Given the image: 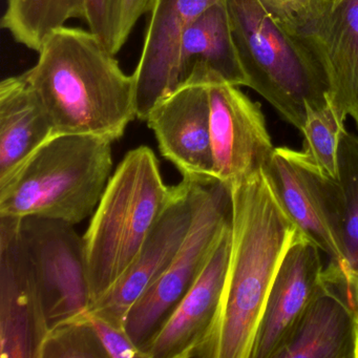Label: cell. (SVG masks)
<instances>
[{
    "label": "cell",
    "mask_w": 358,
    "mask_h": 358,
    "mask_svg": "<svg viewBox=\"0 0 358 358\" xmlns=\"http://www.w3.org/2000/svg\"><path fill=\"white\" fill-rule=\"evenodd\" d=\"M230 194L231 244L221 303L196 358H251L282 259L305 236L265 167L232 185Z\"/></svg>",
    "instance_id": "1"
},
{
    "label": "cell",
    "mask_w": 358,
    "mask_h": 358,
    "mask_svg": "<svg viewBox=\"0 0 358 358\" xmlns=\"http://www.w3.org/2000/svg\"><path fill=\"white\" fill-rule=\"evenodd\" d=\"M22 74L47 110L55 135H94L113 142L138 119L133 75L123 72L91 30L62 27L43 41Z\"/></svg>",
    "instance_id": "2"
},
{
    "label": "cell",
    "mask_w": 358,
    "mask_h": 358,
    "mask_svg": "<svg viewBox=\"0 0 358 358\" xmlns=\"http://www.w3.org/2000/svg\"><path fill=\"white\" fill-rule=\"evenodd\" d=\"M178 188L165 184L158 159L148 146L125 155L83 236L92 305L131 267Z\"/></svg>",
    "instance_id": "3"
},
{
    "label": "cell",
    "mask_w": 358,
    "mask_h": 358,
    "mask_svg": "<svg viewBox=\"0 0 358 358\" xmlns=\"http://www.w3.org/2000/svg\"><path fill=\"white\" fill-rule=\"evenodd\" d=\"M113 143L99 136H53L0 182V215L80 223L112 177Z\"/></svg>",
    "instance_id": "4"
},
{
    "label": "cell",
    "mask_w": 358,
    "mask_h": 358,
    "mask_svg": "<svg viewBox=\"0 0 358 358\" xmlns=\"http://www.w3.org/2000/svg\"><path fill=\"white\" fill-rule=\"evenodd\" d=\"M227 7L248 87L303 131L308 106L320 110L329 104L328 83L317 58L259 0H227Z\"/></svg>",
    "instance_id": "5"
},
{
    "label": "cell",
    "mask_w": 358,
    "mask_h": 358,
    "mask_svg": "<svg viewBox=\"0 0 358 358\" xmlns=\"http://www.w3.org/2000/svg\"><path fill=\"white\" fill-rule=\"evenodd\" d=\"M192 205V224L179 251L125 318V330L145 357L146 348L196 282L231 222L230 188L219 180L194 181Z\"/></svg>",
    "instance_id": "6"
},
{
    "label": "cell",
    "mask_w": 358,
    "mask_h": 358,
    "mask_svg": "<svg viewBox=\"0 0 358 358\" xmlns=\"http://www.w3.org/2000/svg\"><path fill=\"white\" fill-rule=\"evenodd\" d=\"M265 169L299 229L328 255L329 264L343 273H357L348 259L338 180L326 175L303 150L288 148H274Z\"/></svg>",
    "instance_id": "7"
},
{
    "label": "cell",
    "mask_w": 358,
    "mask_h": 358,
    "mask_svg": "<svg viewBox=\"0 0 358 358\" xmlns=\"http://www.w3.org/2000/svg\"><path fill=\"white\" fill-rule=\"evenodd\" d=\"M20 232L41 290L49 329L92 305L85 241L59 220L22 217Z\"/></svg>",
    "instance_id": "8"
},
{
    "label": "cell",
    "mask_w": 358,
    "mask_h": 358,
    "mask_svg": "<svg viewBox=\"0 0 358 358\" xmlns=\"http://www.w3.org/2000/svg\"><path fill=\"white\" fill-rule=\"evenodd\" d=\"M210 70L201 60L192 62L177 87L152 106L145 119L161 155L175 165L182 177L192 181L215 179L210 137Z\"/></svg>",
    "instance_id": "9"
},
{
    "label": "cell",
    "mask_w": 358,
    "mask_h": 358,
    "mask_svg": "<svg viewBox=\"0 0 358 358\" xmlns=\"http://www.w3.org/2000/svg\"><path fill=\"white\" fill-rule=\"evenodd\" d=\"M20 221L0 215V358H39L49 332Z\"/></svg>",
    "instance_id": "10"
},
{
    "label": "cell",
    "mask_w": 358,
    "mask_h": 358,
    "mask_svg": "<svg viewBox=\"0 0 358 358\" xmlns=\"http://www.w3.org/2000/svg\"><path fill=\"white\" fill-rule=\"evenodd\" d=\"M213 176L231 187L267 165L274 146L261 106L210 70Z\"/></svg>",
    "instance_id": "11"
},
{
    "label": "cell",
    "mask_w": 358,
    "mask_h": 358,
    "mask_svg": "<svg viewBox=\"0 0 358 358\" xmlns=\"http://www.w3.org/2000/svg\"><path fill=\"white\" fill-rule=\"evenodd\" d=\"M177 194L163 213L131 267L89 311L115 326L124 327L136 301L164 273L187 236L192 220V180L183 178Z\"/></svg>",
    "instance_id": "12"
},
{
    "label": "cell",
    "mask_w": 358,
    "mask_h": 358,
    "mask_svg": "<svg viewBox=\"0 0 358 358\" xmlns=\"http://www.w3.org/2000/svg\"><path fill=\"white\" fill-rule=\"evenodd\" d=\"M358 280L328 264L320 290L275 358H354Z\"/></svg>",
    "instance_id": "13"
},
{
    "label": "cell",
    "mask_w": 358,
    "mask_h": 358,
    "mask_svg": "<svg viewBox=\"0 0 358 358\" xmlns=\"http://www.w3.org/2000/svg\"><path fill=\"white\" fill-rule=\"evenodd\" d=\"M222 0H152L145 39L133 77L138 119L145 121L152 106L181 80L182 35L199 16Z\"/></svg>",
    "instance_id": "14"
},
{
    "label": "cell",
    "mask_w": 358,
    "mask_h": 358,
    "mask_svg": "<svg viewBox=\"0 0 358 358\" xmlns=\"http://www.w3.org/2000/svg\"><path fill=\"white\" fill-rule=\"evenodd\" d=\"M320 249L301 236L282 259L259 322L251 358H275L320 290Z\"/></svg>",
    "instance_id": "15"
},
{
    "label": "cell",
    "mask_w": 358,
    "mask_h": 358,
    "mask_svg": "<svg viewBox=\"0 0 358 358\" xmlns=\"http://www.w3.org/2000/svg\"><path fill=\"white\" fill-rule=\"evenodd\" d=\"M230 244L229 226L196 282L146 348V357L196 358L219 311L229 262Z\"/></svg>",
    "instance_id": "16"
},
{
    "label": "cell",
    "mask_w": 358,
    "mask_h": 358,
    "mask_svg": "<svg viewBox=\"0 0 358 358\" xmlns=\"http://www.w3.org/2000/svg\"><path fill=\"white\" fill-rule=\"evenodd\" d=\"M320 62L327 83L328 101L345 121L358 129V0H343L305 41Z\"/></svg>",
    "instance_id": "17"
},
{
    "label": "cell",
    "mask_w": 358,
    "mask_h": 358,
    "mask_svg": "<svg viewBox=\"0 0 358 358\" xmlns=\"http://www.w3.org/2000/svg\"><path fill=\"white\" fill-rule=\"evenodd\" d=\"M55 136L53 123L22 75L0 83V182Z\"/></svg>",
    "instance_id": "18"
},
{
    "label": "cell",
    "mask_w": 358,
    "mask_h": 358,
    "mask_svg": "<svg viewBox=\"0 0 358 358\" xmlns=\"http://www.w3.org/2000/svg\"><path fill=\"white\" fill-rule=\"evenodd\" d=\"M71 20L85 22L108 47V0H7L1 26L16 43L38 52Z\"/></svg>",
    "instance_id": "19"
},
{
    "label": "cell",
    "mask_w": 358,
    "mask_h": 358,
    "mask_svg": "<svg viewBox=\"0 0 358 358\" xmlns=\"http://www.w3.org/2000/svg\"><path fill=\"white\" fill-rule=\"evenodd\" d=\"M196 60L205 62L229 85L248 87L232 35L227 0L209 8L184 31L179 51L181 79Z\"/></svg>",
    "instance_id": "20"
},
{
    "label": "cell",
    "mask_w": 358,
    "mask_h": 358,
    "mask_svg": "<svg viewBox=\"0 0 358 358\" xmlns=\"http://www.w3.org/2000/svg\"><path fill=\"white\" fill-rule=\"evenodd\" d=\"M345 120L329 103L320 110L307 108V117L301 134L303 152L332 179L338 180V145Z\"/></svg>",
    "instance_id": "21"
},
{
    "label": "cell",
    "mask_w": 358,
    "mask_h": 358,
    "mask_svg": "<svg viewBox=\"0 0 358 358\" xmlns=\"http://www.w3.org/2000/svg\"><path fill=\"white\" fill-rule=\"evenodd\" d=\"M39 358H108L89 311L49 329Z\"/></svg>",
    "instance_id": "22"
},
{
    "label": "cell",
    "mask_w": 358,
    "mask_h": 358,
    "mask_svg": "<svg viewBox=\"0 0 358 358\" xmlns=\"http://www.w3.org/2000/svg\"><path fill=\"white\" fill-rule=\"evenodd\" d=\"M338 182L345 205V243L348 259L358 273V138L347 129L338 145Z\"/></svg>",
    "instance_id": "23"
},
{
    "label": "cell",
    "mask_w": 358,
    "mask_h": 358,
    "mask_svg": "<svg viewBox=\"0 0 358 358\" xmlns=\"http://www.w3.org/2000/svg\"><path fill=\"white\" fill-rule=\"evenodd\" d=\"M266 11L293 36L311 38L333 9L329 0H259Z\"/></svg>",
    "instance_id": "24"
},
{
    "label": "cell",
    "mask_w": 358,
    "mask_h": 358,
    "mask_svg": "<svg viewBox=\"0 0 358 358\" xmlns=\"http://www.w3.org/2000/svg\"><path fill=\"white\" fill-rule=\"evenodd\" d=\"M152 0H108V43L110 53L118 54L134 27L150 12Z\"/></svg>",
    "instance_id": "25"
},
{
    "label": "cell",
    "mask_w": 358,
    "mask_h": 358,
    "mask_svg": "<svg viewBox=\"0 0 358 358\" xmlns=\"http://www.w3.org/2000/svg\"><path fill=\"white\" fill-rule=\"evenodd\" d=\"M89 316L108 358H146L124 327L115 326L90 311Z\"/></svg>",
    "instance_id": "26"
},
{
    "label": "cell",
    "mask_w": 358,
    "mask_h": 358,
    "mask_svg": "<svg viewBox=\"0 0 358 358\" xmlns=\"http://www.w3.org/2000/svg\"><path fill=\"white\" fill-rule=\"evenodd\" d=\"M354 358H358V316L355 320V347H354Z\"/></svg>",
    "instance_id": "27"
},
{
    "label": "cell",
    "mask_w": 358,
    "mask_h": 358,
    "mask_svg": "<svg viewBox=\"0 0 358 358\" xmlns=\"http://www.w3.org/2000/svg\"><path fill=\"white\" fill-rule=\"evenodd\" d=\"M329 1H330L331 5H332V7L334 8L336 7L337 5H339V3H341V1H343V0H329Z\"/></svg>",
    "instance_id": "28"
}]
</instances>
